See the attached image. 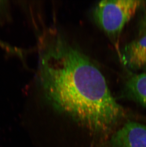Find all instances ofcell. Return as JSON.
Returning <instances> with one entry per match:
<instances>
[{
	"instance_id": "1",
	"label": "cell",
	"mask_w": 146,
	"mask_h": 147,
	"mask_svg": "<svg viewBox=\"0 0 146 147\" xmlns=\"http://www.w3.org/2000/svg\"><path fill=\"white\" fill-rule=\"evenodd\" d=\"M39 61V83L47 101L92 136L108 138L125 112L98 67L56 33L43 40Z\"/></svg>"
},
{
	"instance_id": "2",
	"label": "cell",
	"mask_w": 146,
	"mask_h": 147,
	"mask_svg": "<svg viewBox=\"0 0 146 147\" xmlns=\"http://www.w3.org/2000/svg\"><path fill=\"white\" fill-rule=\"evenodd\" d=\"M143 2L138 0L102 1L94 9V18L98 26L117 43L126 24Z\"/></svg>"
},
{
	"instance_id": "3",
	"label": "cell",
	"mask_w": 146,
	"mask_h": 147,
	"mask_svg": "<svg viewBox=\"0 0 146 147\" xmlns=\"http://www.w3.org/2000/svg\"><path fill=\"white\" fill-rule=\"evenodd\" d=\"M112 147H146V126L129 121L116 131L111 139Z\"/></svg>"
},
{
	"instance_id": "4",
	"label": "cell",
	"mask_w": 146,
	"mask_h": 147,
	"mask_svg": "<svg viewBox=\"0 0 146 147\" xmlns=\"http://www.w3.org/2000/svg\"><path fill=\"white\" fill-rule=\"evenodd\" d=\"M119 54L123 64L127 69L146 71V33L127 43Z\"/></svg>"
},
{
	"instance_id": "5",
	"label": "cell",
	"mask_w": 146,
	"mask_h": 147,
	"mask_svg": "<svg viewBox=\"0 0 146 147\" xmlns=\"http://www.w3.org/2000/svg\"><path fill=\"white\" fill-rule=\"evenodd\" d=\"M123 95L146 107V74H133L124 83Z\"/></svg>"
},
{
	"instance_id": "6",
	"label": "cell",
	"mask_w": 146,
	"mask_h": 147,
	"mask_svg": "<svg viewBox=\"0 0 146 147\" xmlns=\"http://www.w3.org/2000/svg\"><path fill=\"white\" fill-rule=\"evenodd\" d=\"M11 20L8 1H0V25H3Z\"/></svg>"
},
{
	"instance_id": "7",
	"label": "cell",
	"mask_w": 146,
	"mask_h": 147,
	"mask_svg": "<svg viewBox=\"0 0 146 147\" xmlns=\"http://www.w3.org/2000/svg\"><path fill=\"white\" fill-rule=\"evenodd\" d=\"M139 35L146 33V9L139 22Z\"/></svg>"
}]
</instances>
